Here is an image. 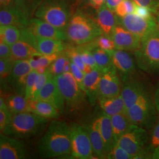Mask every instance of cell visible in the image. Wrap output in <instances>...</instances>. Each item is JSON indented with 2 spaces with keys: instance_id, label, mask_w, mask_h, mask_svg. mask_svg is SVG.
<instances>
[{
  "instance_id": "17",
  "label": "cell",
  "mask_w": 159,
  "mask_h": 159,
  "mask_svg": "<svg viewBox=\"0 0 159 159\" xmlns=\"http://www.w3.org/2000/svg\"><path fill=\"white\" fill-rule=\"evenodd\" d=\"M121 83L119 74L113 67L102 73L100 81L99 98H108L119 96Z\"/></svg>"
},
{
  "instance_id": "50",
  "label": "cell",
  "mask_w": 159,
  "mask_h": 159,
  "mask_svg": "<svg viewBox=\"0 0 159 159\" xmlns=\"http://www.w3.org/2000/svg\"><path fill=\"white\" fill-rule=\"evenodd\" d=\"M88 1L91 7L97 10L105 3V0H88Z\"/></svg>"
},
{
  "instance_id": "23",
  "label": "cell",
  "mask_w": 159,
  "mask_h": 159,
  "mask_svg": "<svg viewBox=\"0 0 159 159\" xmlns=\"http://www.w3.org/2000/svg\"><path fill=\"white\" fill-rule=\"evenodd\" d=\"M34 47L42 55L61 53L68 48L62 40L43 38L35 35Z\"/></svg>"
},
{
  "instance_id": "9",
  "label": "cell",
  "mask_w": 159,
  "mask_h": 159,
  "mask_svg": "<svg viewBox=\"0 0 159 159\" xmlns=\"http://www.w3.org/2000/svg\"><path fill=\"white\" fill-rule=\"evenodd\" d=\"M70 130L71 156L75 159H93L92 145L85 127L73 123L70 125Z\"/></svg>"
},
{
  "instance_id": "16",
  "label": "cell",
  "mask_w": 159,
  "mask_h": 159,
  "mask_svg": "<svg viewBox=\"0 0 159 159\" xmlns=\"http://www.w3.org/2000/svg\"><path fill=\"white\" fill-rule=\"evenodd\" d=\"M32 99L50 102L59 110L60 113L64 112L66 102L54 77L50 80Z\"/></svg>"
},
{
  "instance_id": "54",
  "label": "cell",
  "mask_w": 159,
  "mask_h": 159,
  "mask_svg": "<svg viewBox=\"0 0 159 159\" xmlns=\"http://www.w3.org/2000/svg\"><path fill=\"white\" fill-rule=\"evenodd\" d=\"M12 0H0L1 8H6L10 6Z\"/></svg>"
},
{
  "instance_id": "55",
  "label": "cell",
  "mask_w": 159,
  "mask_h": 159,
  "mask_svg": "<svg viewBox=\"0 0 159 159\" xmlns=\"http://www.w3.org/2000/svg\"><path fill=\"white\" fill-rule=\"evenodd\" d=\"M48 67H39V68H37L35 70L38 72L39 74H43V73H44L46 72V71L47 70Z\"/></svg>"
},
{
  "instance_id": "36",
  "label": "cell",
  "mask_w": 159,
  "mask_h": 159,
  "mask_svg": "<svg viewBox=\"0 0 159 159\" xmlns=\"http://www.w3.org/2000/svg\"><path fill=\"white\" fill-rule=\"evenodd\" d=\"M61 53L57 57V59L48 67L49 71L54 77L63 73L64 66L68 59V57L64 52L63 54Z\"/></svg>"
},
{
  "instance_id": "20",
  "label": "cell",
  "mask_w": 159,
  "mask_h": 159,
  "mask_svg": "<svg viewBox=\"0 0 159 159\" xmlns=\"http://www.w3.org/2000/svg\"><path fill=\"white\" fill-rule=\"evenodd\" d=\"M96 20L102 34L110 37L119 24L117 16L114 11L109 9L105 3L97 10Z\"/></svg>"
},
{
  "instance_id": "11",
  "label": "cell",
  "mask_w": 159,
  "mask_h": 159,
  "mask_svg": "<svg viewBox=\"0 0 159 159\" xmlns=\"http://www.w3.org/2000/svg\"><path fill=\"white\" fill-rule=\"evenodd\" d=\"M26 146L20 139L1 134L0 159H23L27 158Z\"/></svg>"
},
{
  "instance_id": "2",
  "label": "cell",
  "mask_w": 159,
  "mask_h": 159,
  "mask_svg": "<svg viewBox=\"0 0 159 159\" xmlns=\"http://www.w3.org/2000/svg\"><path fill=\"white\" fill-rule=\"evenodd\" d=\"M67 40L77 45H83L102 34L96 19L81 10L72 15L65 30Z\"/></svg>"
},
{
  "instance_id": "8",
  "label": "cell",
  "mask_w": 159,
  "mask_h": 159,
  "mask_svg": "<svg viewBox=\"0 0 159 159\" xmlns=\"http://www.w3.org/2000/svg\"><path fill=\"white\" fill-rule=\"evenodd\" d=\"M149 139L146 129L132 125L129 130L121 137L117 144L130 154L133 159H136L148 144Z\"/></svg>"
},
{
  "instance_id": "12",
  "label": "cell",
  "mask_w": 159,
  "mask_h": 159,
  "mask_svg": "<svg viewBox=\"0 0 159 159\" xmlns=\"http://www.w3.org/2000/svg\"><path fill=\"white\" fill-rule=\"evenodd\" d=\"M29 60H16L7 81L17 94L25 96V83L27 76L33 71Z\"/></svg>"
},
{
  "instance_id": "46",
  "label": "cell",
  "mask_w": 159,
  "mask_h": 159,
  "mask_svg": "<svg viewBox=\"0 0 159 159\" xmlns=\"http://www.w3.org/2000/svg\"><path fill=\"white\" fill-rule=\"evenodd\" d=\"M36 0H15V5L19 10L29 16L32 4Z\"/></svg>"
},
{
  "instance_id": "40",
  "label": "cell",
  "mask_w": 159,
  "mask_h": 159,
  "mask_svg": "<svg viewBox=\"0 0 159 159\" xmlns=\"http://www.w3.org/2000/svg\"><path fill=\"white\" fill-rule=\"evenodd\" d=\"M97 47L102 48L104 50L110 51L116 49L113 40L111 37L105 34H102L95 40Z\"/></svg>"
},
{
  "instance_id": "31",
  "label": "cell",
  "mask_w": 159,
  "mask_h": 159,
  "mask_svg": "<svg viewBox=\"0 0 159 159\" xmlns=\"http://www.w3.org/2000/svg\"><path fill=\"white\" fill-rule=\"evenodd\" d=\"M21 30L14 25H1L0 38L1 41L12 46L20 40Z\"/></svg>"
},
{
  "instance_id": "39",
  "label": "cell",
  "mask_w": 159,
  "mask_h": 159,
  "mask_svg": "<svg viewBox=\"0 0 159 159\" xmlns=\"http://www.w3.org/2000/svg\"><path fill=\"white\" fill-rule=\"evenodd\" d=\"M16 60L13 58L0 59V77L1 81L8 79L11 72Z\"/></svg>"
},
{
  "instance_id": "41",
  "label": "cell",
  "mask_w": 159,
  "mask_h": 159,
  "mask_svg": "<svg viewBox=\"0 0 159 159\" xmlns=\"http://www.w3.org/2000/svg\"><path fill=\"white\" fill-rule=\"evenodd\" d=\"M107 158L109 159H133V157L125 149L121 148L117 143L108 152Z\"/></svg>"
},
{
  "instance_id": "7",
  "label": "cell",
  "mask_w": 159,
  "mask_h": 159,
  "mask_svg": "<svg viewBox=\"0 0 159 159\" xmlns=\"http://www.w3.org/2000/svg\"><path fill=\"white\" fill-rule=\"evenodd\" d=\"M156 110L154 99L148 93L127 108L126 114L133 125L146 128L153 123Z\"/></svg>"
},
{
  "instance_id": "15",
  "label": "cell",
  "mask_w": 159,
  "mask_h": 159,
  "mask_svg": "<svg viewBox=\"0 0 159 159\" xmlns=\"http://www.w3.org/2000/svg\"><path fill=\"white\" fill-rule=\"evenodd\" d=\"M109 52L114 67L123 81L130 79V76L135 72V64L129 51L115 49Z\"/></svg>"
},
{
  "instance_id": "26",
  "label": "cell",
  "mask_w": 159,
  "mask_h": 159,
  "mask_svg": "<svg viewBox=\"0 0 159 159\" xmlns=\"http://www.w3.org/2000/svg\"><path fill=\"white\" fill-rule=\"evenodd\" d=\"M12 57L17 60H29L41 55L37 48L25 40L20 39L11 46Z\"/></svg>"
},
{
  "instance_id": "33",
  "label": "cell",
  "mask_w": 159,
  "mask_h": 159,
  "mask_svg": "<svg viewBox=\"0 0 159 159\" xmlns=\"http://www.w3.org/2000/svg\"><path fill=\"white\" fill-rule=\"evenodd\" d=\"M64 53L67 55L71 62L74 63L78 67H79L85 73H89L92 70L91 68L88 67L85 63H84L83 58L81 56L79 50L77 48L68 47L65 51Z\"/></svg>"
},
{
  "instance_id": "1",
  "label": "cell",
  "mask_w": 159,
  "mask_h": 159,
  "mask_svg": "<svg viewBox=\"0 0 159 159\" xmlns=\"http://www.w3.org/2000/svg\"><path fill=\"white\" fill-rule=\"evenodd\" d=\"M70 125L62 121H51L38 146L43 158H52L71 154Z\"/></svg>"
},
{
  "instance_id": "30",
  "label": "cell",
  "mask_w": 159,
  "mask_h": 159,
  "mask_svg": "<svg viewBox=\"0 0 159 159\" xmlns=\"http://www.w3.org/2000/svg\"><path fill=\"white\" fill-rule=\"evenodd\" d=\"M6 102L12 115L29 111V100L23 95H11L7 98Z\"/></svg>"
},
{
  "instance_id": "43",
  "label": "cell",
  "mask_w": 159,
  "mask_h": 159,
  "mask_svg": "<svg viewBox=\"0 0 159 159\" xmlns=\"http://www.w3.org/2000/svg\"><path fill=\"white\" fill-rule=\"evenodd\" d=\"M38 74H39L38 72L35 70H34L27 76L26 83H25V97L27 100L31 99V90L33 89V87L35 83V80Z\"/></svg>"
},
{
  "instance_id": "38",
  "label": "cell",
  "mask_w": 159,
  "mask_h": 159,
  "mask_svg": "<svg viewBox=\"0 0 159 159\" xmlns=\"http://www.w3.org/2000/svg\"><path fill=\"white\" fill-rule=\"evenodd\" d=\"M78 49L79 50L84 63L92 70L96 68V61L91 51L90 44L84 47H78Z\"/></svg>"
},
{
  "instance_id": "4",
  "label": "cell",
  "mask_w": 159,
  "mask_h": 159,
  "mask_svg": "<svg viewBox=\"0 0 159 159\" xmlns=\"http://www.w3.org/2000/svg\"><path fill=\"white\" fill-rule=\"evenodd\" d=\"M138 67L148 74H159V29L158 27L141 39L134 52Z\"/></svg>"
},
{
  "instance_id": "10",
  "label": "cell",
  "mask_w": 159,
  "mask_h": 159,
  "mask_svg": "<svg viewBox=\"0 0 159 159\" xmlns=\"http://www.w3.org/2000/svg\"><path fill=\"white\" fill-rule=\"evenodd\" d=\"M117 19L119 24L141 39L157 27L155 17L147 19L131 13L123 17L117 16Z\"/></svg>"
},
{
  "instance_id": "24",
  "label": "cell",
  "mask_w": 159,
  "mask_h": 159,
  "mask_svg": "<svg viewBox=\"0 0 159 159\" xmlns=\"http://www.w3.org/2000/svg\"><path fill=\"white\" fill-rule=\"evenodd\" d=\"M29 111L47 119H57L61 114L51 103L37 99L29 100Z\"/></svg>"
},
{
  "instance_id": "25",
  "label": "cell",
  "mask_w": 159,
  "mask_h": 159,
  "mask_svg": "<svg viewBox=\"0 0 159 159\" xmlns=\"http://www.w3.org/2000/svg\"><path fill=\"white\" fill-rule=\"evenodd\" d=\"M98 102L104 113L110 117L117 114L126 113L125 103L121 94L113 97L99 98Z\"/></svg>"
},
{
  "instance_id": "56",
  "label": "cell",
  "mask_w": 159,
  "mask_h": 159,
  "mask_svg": "<svg viewBox=\"0 0 159 159\" xmlns=\"http://www.w3.org/2000/svg\"><path fill=\"white\" fill-rule=\"evenodd\" d=\"M156 15V22H157V27H158L159 29V10Z\"/></svg>"
},
{
  "instance_id": "34",
  "label": "cell",
  "mask_w": 159,
  "mask_h": 159,
  "mask_svg": "<svg viewBox=\"0 0 159 159\" xmlns=\"http://www.w3.org/2000/svg\"><path fill=\"white\" fill-rule=\"evenodd\" d=\"M52 77H54V76L49 71L48 68L44 73L38 74L35 80L33 89L31 90V99H32L42 89V88L46 85V83Z\"/></svg>"
},
{
  "instance_id": "6",
  "label": "cell",
  "mask_w": 159,
  "mask_h": 159,
  "mask_svg": "<svg viewBox=\"0 0 159 159\" xmlns=\"http://www.w3.org/2000/svg\"><path fill=\"white\" fill-rule=\"evenodd\" d=\"M63 94L67 110L74 112L83 110L86 104V94L78 85L71 72L63 73L54 77Z\"/></svg>"
},
{
  "instance_id": "22",
  "label": "cell",
  "mask_w": 159,
  "mask_h": 159,
  "mask_svg": "<svg viewBox=\"0 0 159 159\" xmlns=\"http://www.w3.org/2000/svg\"><path fill=\"white\" fill-rule=\"evenodd\" d=\"M85 129L90 139L93 154L97 159L107 158V152L99 130L98 119L95 120L91 125L85 127Z\"/></svg>"
},
{
  "instance_id": "5",
  "label": "cell",
  "mask_w": 159,
  "mask_h": 159,
  "mask_svg": "<svg viewBox=\"0 0 159 159\" xmlns=\"http://www.w3.org/2000/svg\"><path fill=\"white\" fill-rule=\"evenodd\" d=\"M35 16L65 30L71 15L70 7L65 0H44L37 7Z\"/></svg>"
},
{
  "instance_id": "13",
  "label": "cell",
  "mask_w": 159,
  "mask_h": 159,
  "mask_svg": "<svg viewBox=\"0 0 159 159\" xmlns=\"http://www.w3.org/2000/svg\"><path fill=\"white\" fill-rule=\"evenodd\" d=\"M116 49L133 52L139 50L141 45V39L118 24L111 35Z\"/></svg>"
},
{
  "instance_id": "35",
  "label": "cell",
  "mask_w": 159,
  "mask_h": 159,
  "mask_svg": "<svg viewBox=\"0 0 159 159\" xmlns=\"http://www.w3.org/2000/svg\"><path fill=\"white\" fill-rule=\"evenodd\" d=\"M12 114L7 107L6 102L2 97L0 98V130L1 133L11 120Z\"/></svg>"
},
{
  "instance_id": "28",
  "label": "cell",
  "mask_w": 159,
  "mask_h": 159,
  "mask_svg": "<svg viewBox=\"0 0 159 159\" xmlns=\"http://www.w3.org/2000/svg\"><path fill=\"white\" fill-rule=\"evenodd\" d=\"M113 129L114 137L116 143L120 138L129 130L132 123L126 113H119L110 117Z\"/></svg>"
},
{
  "instance_id": "14",
  "label": "cell",
  "mask_w": 159,
  "mask_h": 159,
  "mask_svg": "<svg viewBox=\"0 0 159 159\" xmlns=\"http://www.w3.org/2000/svg\"><path fill=\"white\" fill-rule=\"evenodd\" d=\"M25 28L34 35L40 37L62 41L67 39L65 30L58 29L39 18H31L29 20Z\"/></svg>"
},
{
  "instance_id": "47",
  "label": "cell",
  "mask_w": 159,
  "mask_h": 159,
  "mask_svg": "<svg viewBox=\"0 0 159 159\" xmlns=\"http://www.w3.org/2000/svg\"><path fill=\"white\" fill-rule=\"evenodd\" d=\"M134 14H137V16L140 17L144 18H151L154 16L153 12L150 9L148 8L143 7V6H138L136 5L134 12Z\"/></svg>"
},
{
  "instance_id": "49",
  "label": "cell",
  "mask_w": 159,
  "mask_h": 159,
  "mask_svg": "<svg viewBox=\"0 0 159 159\" xmlns=\"http://www.w3.org/2000/svg\"><path fill=\"white\" fill-rule=\"evenodd\" d=\"M122 1L123 0H105V4L107 6L109 9H110L113 11H114L117 6H118Z\"/></svg>"
},
{
  "instance_id": "53",
  "label": "cell",
  "mask_w": 159,
  "mask_h": 159,
  "mask_svg": "<svg viewBox=\"0 0 159 159\" xmlns=\"http://www.w3.org/2000/svg\"><path fill=\"white\" fill-rule=\"evenodd\" d=\"M68 72H71V61L68 58L66 65L64 66V70H63V73H68Z\"/></svg>"
},
{
  "instance_id": "3",
  "label": "cell",
  "mask_w": 159,
  "mask_h": 159,
  "mask_svg": "<svg viewBox=\"0 0 159 159\" xmlns=\"http://www.w3.org/2000/svg\"><path fill=\"white\" fill-rule=\"evenodd\" d=\"M48 121V119L30 111L14 114L1 134L20 140L27 139L39 134Z\"/></svg>"
},
{
  "instance_id": "27",
  "label": "cell",
  "mask_w": 159,
  "mask_h": 159,
  "mask_svg": "<svg viewBox=\"0 0 159 159\" xmlns=\"http://www.w3.org/2000/svg\"><path fill=\"white\" fill-rule=\"evenodd\" d=\"M98 121V127L102 139L105 143L106 150L108 152L116 144L114 137L113 129L110 116L104 113L100 117L97 118Z\"/></svg>"
},
{
  "instance_id": "42",
  "label": "cell",
  "mask_w": 159,
  "mask_h": 159,
  "mask_svg": "<svg viewBox=\"0 0 159 159\" xmlns=\"http://www.w3.org/2000/svg\"><path fill=\"white\" fill-rule=\"evenodd\" d=\"M71 61V60H70ZM71 73L73 75L78 85L83 91H84V76L85 73L78 67L74 63L71 61ZM85 92V91H84Z\"/></svg>"
},
{
  "instance_id": "18",
  "label": "cell",
  "mask_w": 159,
  "mask_h": 159,
  "mask_svg": "<svg viewBox=\"0 0 159 159\" xmlns=\"http://www.w3.org/2000/svg\"><path fill=\"white\" fill-rule=\"evenodd\" d=\"M28 17L15 6L1 8L0 24L14 25L21 30L27 27L29 21Z\"/></svg>"
},
{
  "instance_id": "44",
  "label": "cell",
  "mask_w": 159,
  "mask_h": 159,
  "mask_svg": "<svg viewBox=\"0 0 159 159\" xmlns=\"http://www.w3.org/2000/svg\"><path fill=\"white\" fill-rule=\"evenodd\" d=\"M138 6L148 8L154 14H156L159 10V0H133Z\"/></svg>"
},
{
  "instance_id": "52",
  "label": "cell",
  "mask_w": 159,
  "mask_h": 159,
  "mask_svg": "<svg viewBox=\"0 0 159 159\" xmlns=\"http://www.w3.org/2000/svg\"><path fill=\"white\" fill-rule=\"evenodd\" d=\"M154 101L155 103L156 110L159 113V87L156 90L154 97Z\"/></svg>"
},
{
  "instance_id": "21",
  "label": "cell",
  "mask_w": 159,
  "mask_h": 159,
  "mask_svg": "<svg viewBox=\"0 0 159 159\" xmlns=\"http://www.w3.org/2000/svg\"><path fill=\"white\" fill-rule=\"evenodd\" d=\"M102 75V73L97 68L85 73L84 91L89 102L92 106H94L98 102L100 81Z\"/></svg>"
},
{
  "instance_id": "32",
  "label": "cell",
  "mask_w": 159,
  "mask_h": 159,
  "mask_svg": "<svg viewBox=\"0 0 159 159\" xmlns=\"http://www.w3.org/2000/svg\"><path fill=\"white\" fill-rule=\"evenodd\" d=\"M146 148L152 159H159V120L154 127Z\"/></svg>"
},
{
  "instance_id": "48",
  "label": "cell",
  "mask_w": 159,
  "mask_h": 159,
  "mask_svg": "<svg viewBox=\"0 0 159 159\" xmlns=\"http://www.w3.org/2000/svg\"><path fill=\"white\" fill-rule=\"evenodd\" d=\"M0 57L1 58H12L11 46L1 41L0 43Z\"/></svg>"
},
{
  "instance_id": "19",
  "label": "cell",
  "mask_w": 159,
  "mask_h": 159,
  "mask_svg": "<svg viewBox=\"0 0 159 159\" xmlns=\"http://www.w3.org/2000/svg\"><path fill=\"white\" fill-rule=\"evenodd\" d=\"M148 93L142 82L127 80L125 82L121 91V96L125 103L126 109L129 108L143 95Z\"/></svg>"
},
{
  "instance_id": "37",
  "label": "cell",
  "mask_w": 159,
  "mask_h": 159,
  "mask_svg": "<svg viewBox=\"0 0 159 159\" xmlns=\"http://www.w3.org/2000/svg\"><path fill=\"white\" fill-rule=\"evenodd\" d=\"M136 4L133 0H123L115 9L114 12L119 17L133 13Z\"/></svg>"
},
{
  "instance_id": "29",
  "label": "cell",
  "mask_w": 159,
  "mask_h": 159,
  "mask_svg": "<svg viewBox=\"0 0 159 159\" xmlns=\"http://www.w3.org/2000/svg\"><path fill=\"white\" fill-rule=\"evenodd\" d=\"M91 51L95 58L97 68L104 73L114 67L110 52L104 50L97 46L94 47Z\"/></svg>"
},
{
  "instance_id": "45",
  "label": "cell",
  "mask_w": 159,
  "mask_h": 159,
  "mask_svg": "<svg viewBox=\"0 0 159 159\" xmlns=\"http://www.w3.org/2000/svg\"><path fill=\"white\" fill-rule=\"evenodd\" d=\"M60 53L54 54L51 55H40L39 56H36L37 60L39 64V66L48 67L52 63H53L57 57L59 56Z\"/></svg>"
},
{
  "instance_id": "51",
  "label": "cell",
  "mask_w": 159,
  "mask_h": 159,
  "mask_svg": "<svg viewBox=\"0 0 159 159\" xmlns=\"http://www.w3.org/2000/svg\"><path fill=\"white\" fill-rule=\"evenodd\" d=\"M29 61L31 68H33V70H36L37 68H38L40 67L36 57H32V58H30L29 59Z\"/></svg>"
}]
</instances>
